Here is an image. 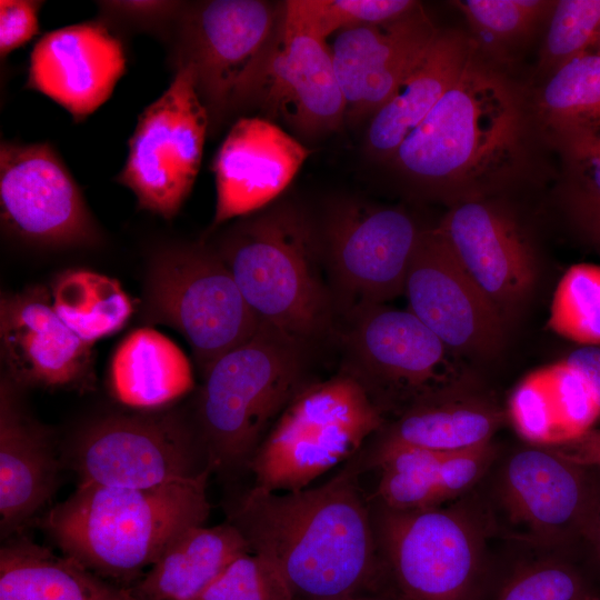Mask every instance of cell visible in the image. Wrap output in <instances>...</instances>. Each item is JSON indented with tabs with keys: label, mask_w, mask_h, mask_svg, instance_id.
I'll return each mask as SVG.
<instances>
[{
	"label": "cell",
	"mask_w": 600,
	"mask_h": 600,
	"mask_svg": "<svg viewBox=\"0 0 600 600\" xmlns=\"http://www.w3.org/2000/svg\"><path fill=\"white\" fill-rule=\"evenodd\" d=\"M352 458L329 480L288 492L250 488L228 521L271 563L294 600L389 593L370 502Z\"/></svg>",
	"instance_id": "obj_1"
},
{
	"label": "cell",
	"mask_w": 600,
	"mask_h": 600,
	"mask_svg": "<svg viewBox=\"0 0 600 600\" xmlns=\"http://www.w3.org/2000/svg\"><path fill=\"white\" fill-rule=\"evenodd\" d=\"M524 133L514 86L479 59L476 48L457 82L389 162L423 191L479 197L486 181L513 168Z\"/></svg>",
	"instance_id": "obj_2"
},
{
	"label": "cell",
	"mask_w": 600,
	"mask_h": 600,
	"mask_svg": "<svg viewBox=\"0 0 600 600\" xmlns=\"http://www.w3.org/2000/svg\"><path fill=\"white\" fill-rule=\"evenodd\" d=\"M210 473L153 488L79 482L40 523L64 556L103 578L129 579L186 530L204 524Z\"/></svg>",
	"instance_id": "obj_3"
},
{
	"label": "cell",
	"mask_w": 600,
	"mask_h": 600,
	"mask_svg": "<svg viewBox=\"0 0 600 600\" xmlns=\"http://www.w3.org/2000/svg\"><path fill=\"white\" fill-rule=\"evenodd\" d=\"M213 248L260 322L307 347L328 331L334 302L320 271L318 229L296 203L239 218Z\"/></svg>",
	"instance_id": "obj_4"
},
{
	"label": "cell",
	"mask_w": 600,
	"mask_h": 600,
	"mask_svg": "<svg viewBox=\"0 0 600 600\" xmlns=\"http://www.w3.org/2000/svg\"><path fill=\"white\" fill-rule=\"evenodd\" d=\"M307 346L260 323L202 376L194 424L212 472H249L264 437L306 380Z\"/></svg>",
	"instance_id": "obj_5"
},
{
	"label": "cell",
	"mask_w": 600,
	"mask_h": 600,
	"mask_svg": "<svg viewBox=\"0 0 600 600\" xmlns=\"http://www.w3.org/2000/svg\"><path fill=\"white\" fill-rule=\"evenodd\" d=\"M362 386L343 370L308 382L279 416L250 463L254 488L309 487L346 462L386 423Z\"/></svg>",
	"instance_id": "obj_6"
},
{
	"label": "cell",
	"mask_w": 600,
	"mask_h": 600,
	"mask_svg": "<svg viewBox=\"0 0 600 600\" xmlns=\"http://www.w3.org/2000/svg\"><path fill=\"white\" fill-rule=\"evenodd\" d=\"M284 1H187L167 40L173 70L191 69L217 132L243 111L280 31Z\"/></svg>",
	"instance_id": "obj_7"
},
{
	"label": "cell",
	"mask_w": 600,
	"mask_h": 600,
	"mask_svg": "<svg viewBox=\"0 0 600 600\" xmlns=\"http://www.w3.org/2000/svg\"><path fill=\"white\" fill-rule=\"evenodd\" d=\"M388 587L400 600H479L486 563L483 519L454 503L394 510L370 501Z\"/></svg>",
	"instance_id": "obj_8"
},
{
	"label": "cell",
	"mask_w": 600,
	"mask_h": 600,
	"mask_svg": "<svg viewBox=\"0 0 600 600\" xmlns=\"http://www.w3.org/2000/svg\"><path fill=\"white\" fill-rule=\"evenodd\" d=\"M143 319L177 330L202 376L261 323L216 249L202 243L168 246L152 256Z\"/></svg>",
	"instance_id": "obj_9"
},
{
	"label": "cell",
	"mask_w": 600,
	"mask_h": 600,
	"mask_svg": "<svg viewBox=\"0 0 600 600\" xmlns=\"http://www.w3.org/2000/svg\"><path fill=\"white\" fill-rule=\"evenodd\" d=\"M343 371L352 376L387 420L411 403L467 382L460 356L410 310L384 304L349 312Z\"/></svg>",
	"instance_id": "obj_10"
},
{
	"label": "cell",
	"mask_w": 600,
	"mask_h": 600,
	"mask_svg": "<svg viewBox=\"0 0 600 600\" xmlns=\"http://www.w3.org/2000/svg\"><path fill=\"white\" fill-rule=\"evenodd\" d=\"M70 460L80 482L107 487L153 488L212 472L194 422L164 410L93 420Z\"/></svg>",
	"instance_id": "obj_11"
},
{
	"label": "cell",
	"mask_w": 600,
	"mask_h": 600,
	"mask_svg": "<svg viewBox=\"0 0 600 600\" xmlns=\"http://www.w3.org/2000/svg\"><path fill=\"white\" fill-rule=\"evenodd\" d=\"M209 131L193 73L180 67L140 113L116 181L133 193L140 210L173 219L193 188Z\"/></svg>",
	"instance_id": "obj_12"
},
{
	"label": "cell",
	"mask_w": 600,
	"mask_h": 600,
	"mask_svg": "<svg viewBox=\"0 0 600 600\" xmlns=\"http://www.w3.org/2000/svg\"><path fill=\"white\" fill-rule=\"evenodd\" d=\"M424 230L406 211L341 200L318 230L322 260L348 313L402 294Z\"/></svg>",
	"instance_id": "obj_13"
},
{
	"label": "cell",
	"mask_w": 600,
	"mask_h": 600,
	"mask_svg": "<svg viewBox=\"0 0 600 600\" xmlns=\"http://www.w3.org/2000/svg\"><path fill=\"white\" fill-rule=\"evenodd\" d=\"M3 227L48 248L94 247L101 234L71 172L49 142L0 144Z\"/></svg>",
	"instance_id": "obj_14"
},
{
	"label": "cell",
	"mask_w": 600,
	"mask_h": 600,
	"mask_svg": "<svg viewBox=\"0 0 600 600\" xmlns=\"http://www.w3.org/2000/svg\"><path fill=\"white\" fill-rule=\"evenodd\" d=\"M586 467L548 447L514 451L502 464L498 499L521 536L541 546L590 539L599 500Z\"/></svg>",
	"instance_id": "obj_15"
},
{
	"label": "cell",
	"mask_w": 600,
	"mask_h": 600,
	"mask_svg": "<svg viewBox=\"0 0 600 600\" xmlns=\"http://www.w3.org/2000/svg\"><path fill=\"white\" fill-rule=\"evenodd\" d=\"M280 122L297 138L314 140L346 121V101L326 40L284 18L246 108Z\"/></svg>",
	"instance_id": "obj_16"
},
{
	"label": "cell",
	"mask_w": 600,
	"mask_h": 600,
	"mask_svg": "<svg viewBox=\"0 0 600 600\" xmlns=\"http://www.w3.org/2000/svg\"><path fill=\"white\" fill-rule=\"evenodd\" d=\"M403 293L408 310L460 357L487 358L501 347L503 316L468 277L436 228L422 232Z\"/></svg>",
	"instance_id": "obj_17"
},
{
	"label": "cell",
	"mask_w": 600,
	"mask_h": 600,
	"mask_svg": "<svg viewBox=\"0 0 600 600\" xmlns=\"http://www.w3.org/2000/svg\"><path fill=\"white\" fill-rule=\"evenodd\" d=\"M438 31L418 4L392 21L339 32L330 51L346 121L370 120L396 94Z\"/></svg>",
	"instance_id": "obj_18"
},
{
	"label": "cell",
	"mask_w": 600,
	"mask_h": 600,
	"mask_svg": "<svg viewBox=\"0 0 600 600\" xmlns=\"http://www.w3.org/2000/svg\"><path fill=\"white\" fill-rule=\"evenodd\" d=\"M468 277L506 317L531 292L533 250L517 221L479 197L458 201L436 228Z\"/></svg>",
	"instance_id": "obj_19"
},
{
	"label": "cell",
	"mask_w": 600,
	"mask_h": 600,
	"mask_svg": "<svg viewBox=\"0 0 600 600\" xmlns=\"http://www.w3.org/2000/svg\"><path fill=\"white\" fill-rule=\"evenodd\" d=\"M0 348L4 374L21 389H80L92 380V346L60 319L43 287L1 293Z\"/></svg>",
	"instance_id": "obj_20"
},
{
	"label": "cell",
	"mask_w": 600,
	"mask_h": 600,
	"mask_svg": "<svg viewBox=\"0 0 600 600\" xmlns=\"http://www.w3.org/2000/svg\"><path fill=\"white\" fill-rule=\"evenodd\" d=\"M126 68L120 38L101 20L84 21L47 32L36 42L26 88L80 122L111 97Z\"/></svg>",
	"instance_id": "obj_21"
},
{
	"label": "cell",
	"mask_w": 600,
	"mask_h": 600,
	"mask_svg": "<svg viewBox=\"0 0 600 600\" xmlns=\"http://www.w3.org/2000/svg\"><path fill=\"white\" fill-rule=\"evenodd\" d=\"M309 156L310 150L278 123L262 117L239 118L213 159L211 229L273 203Z\"/></svg>",
	"instance_id": "obj_22"
},
{
	"label": "cell",
	"mask_w": 600,
	"mask_h": 600,
	"mask_svg": "<svg viewBox=\"0 0 600 600\" xmlns=\"http://www.w3.org/2000/svg\"><path fill=\"white\" fill-rule=\"evenodd\" d=\"M503 413L469 381L431 393L386 421L352 459L363 476L379 456L400 447L456 451L491 441Z\"/></svg>",
	"instance_id": "obj_23"
},
{
	"label": "cell",
	"mask_w": 600,
	"mask_h": 600,
	"mask_svg": "<svg viewBox=\"0 0 600 600\" xmlns=\"http://www.w3.org/2000/svg\"><path fill=\"white\" fill-rule=\"evenodd\" d=\"M21 388L0 380V531L18 534L49 502L58 487L59 459L49 432L33 420Z\"/></svg>",
	"instance_id": "obj_24"
},
{
	"label": "cell",
	"mask_w": 600,
	"mask_h": 600,
	"mask_svg": "<svg viewBox=\"0 0 600 600\" xmlns=\"http://www.w3.org/2000/svg\"><path fill=\"white\" fill-rule=\"evenodd\" d=\"M477 46L463 32L439 30L396 94L369 120L364 152L389 162L406 137L457 82Z\"/></svg>",
	"instance_id": "obj_25"
},
{
	"label": "cell",
	"mask_w": 600,
	"mask_h": 600,
	"mask_svg": "<svg viewBox=\"0 0 600 600\" xmlns=\"http://www.w3.org/2000/svg\"><path fill=\"white\" fill-rule=\"evenodd\" d=\"M517 432L532 446L573 440L600 418V406L584 377L566 360L527 374L509 400Z\"/></svg>",
	"instance_id": "obj_26"
},
{
	"label": "cell",
	"mask_w": 600,
	"mask_h": 600,
	"mask_svg": "<svg viewBox=\"0 0 600 600\" xmlns=\"http://www.w3.org/2000/svg\"><path fill=\"white\" fill-rule=\"evenodd\" d=\"M0 600H142L67 556L16 534L0 549Z\"/></svg>",
	"instance_id": "obj_27"
},
{
	"label": "cell",
	"mask_w": 600,
	"mask_h": 600,
	"mask_svg": "<svg viewBox=\"0 0 600 600\" xmlns=\"http://www.w3.org/2000/svg\"><path fill=\"white\" fill-rule=\"evenodd\" d=\"M251 552L230 521L181 533L132 589L142 600H196L240 556Z\"/></svg>",
	"instance_id": "obj_28"
},
{
	"label": "cell",
	"mask_w": 600,
	"mask_h": 600,
	"mask_svg": "<svg viewBox=\"0 0 600 600\" xmlns=\"http://www.w3.org/2000/svg\"><path fill=\"white\" fill-rule=\"evenodd\" d=\"M113 397L122 404L154 410L194 387L192 366L170 338L156 329H134L118 344L109 369Z\"/></svg>",
	"instance_id": "obj_29"
},
{
	"label": "cell",
	"mask_w": 600,
	"mask_h": 600,
	"mask_svg": "<svg viewBox=\"0 0 600 600\" xmlns=\"http://www.w3.org/2000/svg\"><path fill=\"white\" fill-rule=\"evenodd\" d=\"M49 291L60 319L91 346L119 331L133 311L118 280L87 269L61 272Z\"/></svg>",
	"instance_id": "obj_30"
},
{
	"label": "cell",
	"mask_w": 600,
	"mask_h": 600,
	"mask_svg": "<svg viewBox=\"0 0 600 600\" xmlns=\"http://www.w3.org/2000/svg\"><path fill=\"white\" fill-rule=\"evenodd\" d=\"M537 112L558 142L600 132V53L586 52L548 77Z\"/></svg>",
	"instance_id": "obj_31"
},
{
	"label": "cell",
	"mask_w": 600,
	"mask_h": 600,
	"mask_svg": "<svg viewBox=\"0 0 600 600\" xmlns=\"http://www.w3.org/2000/svg\"><path fill=\"white\" fill-rule=\"evenodd\" d=\"M447 451L400 447L374 459L366 472L376 470L378 483L368 499L394 510H419L443 504L439 468Z\"/></svg>",
	"instance_id": "obj_32"
},
{
	"label": "cell",
	"mask_w": 600,
	"mask_h": 600,
	"mask_svg": "<svg viewBox=\"0 0 600 600\" xmlns=\"http://www.w3.org/2000/svg\"><path fill=\"white\" fill-rule=\"evenodd\" d=\"M548 327L582 347L600 346V266H571L554 290Z\"/></svg>",
	"instance_id": "obj_33"
},
{
	"label": "cell",
	"mask_w": 600,
	"mask_h": 600,
	"mask_svg": "<svg viewBox=\"0 0 600 600\" xmlns=\"http://www.w3.org/2000/svg\"><path fill=\"white\" fill-rule=\"evenodd\" d=\"M418 4L412 0H288L284 18L326 40L333 32L392 21Z\"/></svg>",
	"instance_id": "obj_34"
},
{
	"label": "cell",
	"mask_w": 600,
	"mask_h": 600,
	"mask_svg": "<svg viewBox=\"0 0 600 600\" xmlns=\"http://www.w3.org/2000/svg\"><path fill=\"white\" fill-rule=\"evenodd\" d=\"M600 30V0H560L551 10L550 24L538 69L550 77L574 58L588 52Z\"/></svg>",
	"instance_id": "obj_35"
},
{
	"label": "cell",
	"mask_w": 600,
	"mask_h": 600,
	"mask_svg": "<svg viewBox=\"0 0 600 600\" xmlns=\"http://www.w3.org/2000/svg\"><path fill=\"white\" fill-rule=\"evenodd\" d=\"M584 579L569 563L547 559L523 564L503 581L492 600H588Z\"/></svg>",
	"instance_id": "obj_36"
},
{
	"label": "cell",
	"mask_w": 600,
	"mask_h": 600,
	"mask_svg": "<svg viewBox=\"0 0 600 600\" xmlns=\"http://www.w3.org/2000/svg\"><path fill=\"white\" fill-rule=\"evenodd\" d=\"M196 600H294L277 569L260 556L237 558Z\"/></svg>",
	"instance_id": "obj_37"
},
{
	"label": "cell",
	"mask_w": 600,
	"mask_h": 600,
	"mask_svg": "<svg viewBox=\"0 0 600 600\" xmlns=\"http://www.w3.org/2000/svg\"><path fill=\"white\" fill-rule=\"evenodd\" d=\"M556 1L540 0H466L453 1L469 24L494 40L523 37Z\"/></svg>",
	"instance_id": "obj_38"
},
{
	"label": "cell",
	"mask_w": 600,
	"mask_h": 600,
	"mask_svg": "<svg viewBox=\"0 0 600 600\" xmlns=\"http://www.w3.org/2000/svg\"><path fill=\"white\" fill-rule=\"evenodd\" d=\"M187 1L108 0L97 1L104 23L136 31H147L168 40Z\"/></svg>",
	"instance_id": "obj_39"
},
{
	"label": "cell",
	"mask_w": 600,
	"mask_h": 600,
	"mask_svg": "<svg viewBox=\"0 0 600 600\" xmlns=\"http://www.w3.org/2000/svg\"><path fill=\"white\" fill-rule=\"evenodd\" d=\"M496 458L491 441L456 451H447L439 468V487L443 503L472 488Z\"/></svg>",
	"instance_id": "obj_40"
},
{
	"label": "cell",
	"mask_w": 600,
	"mask_h": 600,
	"mask_svg": "<svg viewBox=\"0 0 600 600\" xmlns=\"http://www.w3.org/2000/svg\"><path fill=\"white\" fill-rule=\"evenodd\" d=\"M43 3L38 0L0 1V56L2 60L39 33V11Z\"/></svg>",
	"instance_id": "obj_41"
},
{
	"label": "cell",
	"mask_w": 600,
	"mask_h": 600,
	"mask_svg": "<svg viewBox=\"0 0 600 600\" xmlns=\"http://www.w3.org/2000/svg\"><path fill=\"white\" fill-rule=\"evenodd\" d=\"M582 183L579 188L600 197V132L559 142Z\"/></svg>",
	"instance_id": "obj_42"
},
{
	"label": "cell",
	"mask_w": 600,
	"mask_h": 600,
	"mask_svg": "<svg viewBox=\"0 0 600 600\" xmlns=\"http://www.w3.org/2000/svg\"><path fill=\"white\" fill-rule=\"evenodd\" d=\"M567 202L578 227L600 247V197L577 187L568 192Z\"/></svg>",
	"instance_id": "obj_43"
},
{
	"label": "cell",
	"mask_w": 600,
	"mask_h": 600,
	"mask_svg": "<svg viewBox=\"0 0 600 600\" xmlns=\"http://www.w3.org/2000/svg\"><path fill=\"white\" fill-rule=\"evenodd\" d=\"M548 448L576 464L600 468V430L591 429L573 440Z\"/></svg>",
	"instance_id": "obj_44"
},
{
	"label": "cell",
	"mask_w": 600,
	"mask_h": 600,
	"mask_svg": "<svg viewBox=\"0 0 600 600\" xmlns=\"http://www.w3.org/2000/svg\"><path fill=\"white\" fill-rule=\"evenodd\" d=\"M564 360L589 382L600 406V348L581 347Z\"/></svg>",
	"instance_id": "obj_45"
},
{
	"label": "cell",
	"mask_w": 600,
	"mask_h": 600,
	"mask_svg": "<svg viewBox=\"0 0 600 600\" xmlns=\"http://www.w3.org/2000/svg\"><path fill=\"white\" fill-rule=\"evenodd\" d=\"M589 541H591L594 544V548L600 559V489H599L598 508H597L593 528H592V532H591Z\"/></svg>",
	"instance_id": "obj_46"
},
{
	"label": "cell",
	"mask_w": 600,
	"mask_h": 600,
	"mask_svg": "<svg viewBox=\"0 0 600 600\" xmlns=\"http://www.w3.org/2000/svg\"><path fill=\"white\" fill-rule=\"evenodd\" d=\"M344 600H400V599L391 593H381V594L360 596V597L349 598Z\"/></svg>",
	"instance_id": "obj_47"
},
{
	"label": "cell",
	"mask_w": 600,
	"mask_h": 600,
	"mask_svg": "<svg viewBox=\"0 0 600 600\" xmlns=\"http://www.w3.org/2000/svg\"><path fill=\"white\" fill-rule=\"evenodd\" d=\"M597 46V52L600 53V30H599V33H598V37H597V41L594 43Z\"/></svg>",
	"instance_id": "obj_48"
},
{
	"label": "cell",
	"mask_w": 600,
	"mask_h": 600,
	"mask_svg": "<svg viewBox=\"0 0 600 600\" xmlns=\"http://www.w3.org/2000/svg\"><path fill=\"white\" fill-rule=\"evenodd\" d=\"M588 600H600V598L597 597V596H594V594H592V596H590V597L588 598Z\"/></svg>",
	"instance_id": "obj_49"
}]
</instances>
